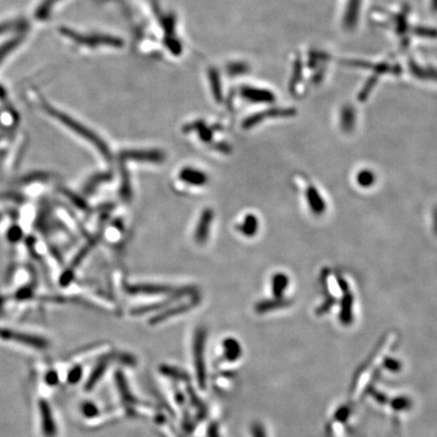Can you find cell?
Instances as JSON below:
<instances>
[{
    "instance_id": "cell-1",
    "label": "cell",
    "mask_w": 437,
    "mask_h": 437,
    "mask_svg": "<svg viewBox=\"0 0 437 437\" xmlns=\"http://www.w3.org/2000/svg\"><path fill=\"white\" fill-rule=\"evenodd\" d=\"M43 105H44L45 110L48 113H50L53 117H55L56 119H59L62 123L65 124L66 127H68L71 131H73L74 133H76L77 135L82 137L83 139H85L88 142H90L101 153V155L104 158L110 159L111 155H110V151H109L107 145L94 132H92L90 129L86 128L85 126H83L82 123L78 122L76 119H74L71 116L67 115L66 113L54 108L50 104L44 103Z\"/></svg>"
},
{
    "instance_id": "cell-2",
    "label": "cell",
    "mask_w": 437,
    "mask_h": 437,
    "mask_svg": "<svg viewBox=\"0 0 437 437\" xmlns=\"http://www.w3.org/2000/svg\"><path fill=\"white\" fill-rule=\"evenodd\" d=\"M124 290L130 295H171L182 298L184 296L195 295L196 288L194 286L173 287L164 284H124Z\"/></svg>"
},
{
    "instance_id": "cell-3",
    "label": "cell",
    "mask_w": 437,
    "mask_h": 437,
    "mask_svg": "<svg viewBox=\"0 0 437 437\" xmlns=\"http://www.w3.org/2000/svg\"><path fill=\"white\" fill-rule=\"evenodd\" d=\"M206 342H207V330L200 327L196 330L194 338V359L197 372V379L199 386L202 389L206 388L207 384V367H206Z\"/></svg>"
},
{
    "instance_id": "cell-4",
    "label": "cell",
    "mask_w": 437,
    "mask_h": 437,
    "mask_svg": "<svg viewBox=\"0 0 437 437\" xmlns=\"http://www.w3.org/2000/svg\"><path fill=\"white\" fill-rule=\"evenodd\" d=\"M120 162L124 161H138L150 163H162L166 159L163 151L157 149H127L122 150L118 154Z\"/></svg>"
},
{
    "instance_id": "cell-5",
    "label": "cell",
    "mask_w": 437,
    "mask_h": 437,
    "mask_svg": "<svg viewBox=\"0 0 437 437\" xmlns=\"http://www.w3.org/2000/svg\"><path fill=\"white\" fill-rule=\"evenodd\" d=\"M63 34L67 37L75 40L78 43L88 45V46H99V45H105V46H113V47H120L122 45V42L119 39H116L114 37L110 36H102V35H95V36H82L73 32H70L66 29L63 30Z\"/></svg>"
},
{
    "instance_id": "cell-6",
    "label": "cell",
    "mask_w": 437,
    "mask_h": 437,
    "mask_svg": "<svg viewBox=\"0 0 437 437\" xmlns=\"http://www.w3.org/2000/svg\"><path fill=\"white\" fill-rule=\"evenodd\" d=\"M214 216L215 213L213 209L207 208L202 212L195 232V240L199 245H204L207 242L214 221Z\"/></svg>"
},
{
    "instance_id": "cell-7",
    "label": "cell",
    "mask_w": 437,
    "mask_h": 437,
    "mask_svg": "<svg viewBox=\"0 0 437 437\" xmlns=\"http://www.w3.org/2000/svg\"><path fill=\"white\" fill-rule=\"evenodd\" d=\"M200 303V300L198 298H196L195 300L191 301L190 303H183V304H179L177 306L171 307L169 309L164 310L161 313H159L157 316L153 317L150 319L149 323L151 325H157L163 321H166L176 315H180L185 313V312H189L190 310H192L194 307H196L198 304Z\"/></svg>"
},
{
    "instance_id": "cell-8",
    "label": "cell",
    "mask_w": 437,
    "mask_h": 437,
    "mask_svg": "<svg viewBox=\"0 0 437 437\" xmlns=\"http://www.w3.org/2000/svg\"><path fill=\"white\" fill-rule=\"evenodd\" d=\"M179 178L183 182L195 186H203L209 181V177L204 171L193 167L182 168L179 172Z\"/></svg>"
},
{
    "instance_id": "cell-9",
    "label": "cell",
    "mask_w": 437,
    "mask_h": 437,
    "mask_svg": "<svg viewBox=\"0 0 437 437\" xmlns=\"http://www.w3.org/2000/svg\"><path fill=\"white\" fill-rule=\"evenodd\" d=\"M285 114H290V110H282V109H272V110H268V111H264L261 113H257L254 114L250 117H248L244 120L242 127L244 129H249L254 127L255 124H257L258 122H260L262 119H264L265 117H269V116H278V115H285Z\"/></svg>"
},
{
    "instance_id": "cell-10",
    "label": "cell",
    "mask_w": 437,
    "mask_h": 437,
    "mask_svg": "<svg viewBox=\"0 0 437 437\" xmlns=\"http://www.w3.org/2000/svg\"><path fill=\"white\" fill-rule=\"evenodd\" d=\"M224 356L229 361H236L242 354V348L237 339L228 337L223 342Z\"/></svg>"
},
{
    "instance_id": "cell-11",
    "label": "cell",
    "mask_w": 437,
    "mask_h": 437,
    "mask_svg": "<svg viewBox=\"0 0 437 437\" xmlns=\"http://www.w3.org/2000/svg\"><path fill=\"white\" fill-rule=\"evenodd\" d=\"M259 222L255 215L248 214L245 216L242 224L238 226V230L246 237H253L258 231Z\"/></svg>"
},
{
    "instance_id": "cell-12",
    "label": "cell",
    "mask_w": 437,
    "mask_h": 437,
    "mask_svg": "<svg viewBox=\"0 0 437 437\" xmlns=\"http://www.w3.org/2000/svg\"><path fill=\"white\" fill-rule=\"evenodd\" d=\"M115 384L118 390V393L120 395V397L122 398V400L127 403H134L136 401V399L134 398V395L132 394L131 390L129 389V385L128 382L124 378L123 374L120 371H116L115 373Z\"/></svg>"
},
{
    "instance_id": "cell-13",
    "label": "cell",
    "mask_w": 437,
    "mask_h": 437,
    "mask_svg": "<svg viewBox=\"0 0 437 437\" xmlns=\"http://www.w3.org/2000/svg\"><path fill=\"white\" fill-rule=\"evenodd\" d=\"M307 198L309 200V204L311 209L313 210L315 214H321L325 210V203L323 202L320 194L314 187H309L307 191Z\"/></svg>"
},
{
    "instance_id": "cell-14",
    "label": "cell",
    "mask_w": 437,
    "mask_h": 437,
    "mask_svg": "<svg viewBox=\"0 0 437 437\" xmlns=\"http://www.w3.org/2000/svg\"><path fill=\"white\" fill-rule=\"evenodd\" d=\"M287 285H288V278L284 273H276L273 275L271 280V288L274 297H276L277 299L281 298Z\"/></svg>"
},
{
    "instance_id": "cell-15",
    "label": "cell",
    "mask_w": 437,
    "mask_h": 437,
    "mask_svg": "<svg viewBox=\"0 0 437 437\" xmlns=\"http://www.w3.org/2000/svg\"><path fill=\"white\" fill-rule=\"evenodd\" d=\"M160 371H161V373L164 374V376H166L170 379H173V380L184 381V382L190 380L189 374H187L185 371L175 367V366L163 364L160 366Z\"/></svg>"
},
{
    "instance_id": "cell-16",
    "label": "cell",
    "mask_w": 437,
    "mask_h": 437,
    "mask_svg": "<svg viewBox=\"0 0 437 437\" xmlns=\"http://www.w3.org/2000/svg\"><path fill=\"white\" fill-rule=\"evenodd\" d=\"M107 367H108V361L106 359L104 361H101L100 363H98L95 366V368L93 369V371L91 373L90 378L87 381V384H86L87 390H91L99 382V380L102 378L104 372L106 371Z\"/></svg>"
},
{
    "instance_id": "cell-17",
    "label": "cell",
    "mask_w": 437,
    "mask_h": 437,
    "mask_svg": "<svg viewBox=\"0 0 437 437\" xmlns=\"http://www.w3.org/2000/svg\"><path fill=\"white\" fill-rule=\"evenodd\" d=\"M120 174H121V181H120V197L124 201H129L132 198V187H131V181H130V175L127 171V169L122 167L120 168Z\"/></svg>"
},
{
    "instance_id": "cell-18",
    "label": "cell",
    "mask_w": 437,
    "mask_h": 437,
    "mask_svg": "<svg viewBox=\"0 0 437 437\" xmlns=\"http://www.w3.org/2000/svg\"><path fill=\"white\" fill-rule=\"evenodd\" d=\"M243 95L253 101H271L273 100V95L264 90H257L252 88H246L243 90Z\"/></svg>"
},
{
    "instance_id": "cell-19",
    "label": "cell",
    "mask_w": 437,
    "mask_h": 437,
    "mask_svg": "<svg viewBox=\"0 0 437 437\" xmlns=\"http://www.w3.org/2000/svg\"><path fill=\"white\" fill-rule=\"evenodd\" d=\"M282 306H284V301H281L280 299L272 300V301H263L256 305L255 310L257 313L262 314V313H266V312L272 311L274 309L280 308Z\"/></svg>"
},
{
    "instance_id": "cell-20",
    "label": "cell",
    "mask_w": 437,
    "mask_h": 437,
    "mask_svg": "<svg viewBox=\"0 0 437 437\" xmlns=\"http://www.w3.org/2000/svg\"><path fill=\"white\" fill-rule=\"evenodd\" d=\"M60 0H44L43 4L39 7V9L37 10V18L39 20H44L46 19L50 12L52 11L53 7L58 3Z\"/></svg>"
},
{
    "instance_id": "cell-21",
    "label": "cell",
    "mask_w": 437,
    "mask_h": 437,
    "mask_svg": "<svg viewBox=\"0 0 437 437\" xmlns=\"http://www.w3.org/2000/svg\"><path fill=\"white\" fill-rule=\"evenodd\" d=\"M110 178H111V174L110 173H99V174H96L94 177H92V179L87 183V185H86V189H87V192L89 193V192H92L93 190H95V187L98 185V184H100L101 182H104V181H108V180H110Z\"/></svg>"
},
{
    "instance_id": "cell-22",
    "label": "cell",
    "mask_w": 437,
    "mask_h": 437,
    "mask_svg": "<svg viewBox=\"0 0 437 437\" xmlns=\"http://www.w3.org/2000/svg\"><path fill=\"white\" fill-rule=\"evenodd\" d=\"M357 181L361 186L368 187L369 185H371L374 182V175L372 172H370L368 170L361 171L357 176Z\"/></svg>"
},
{
    "instance_id": "cell-23",
    "label": "cell",
    "mask_w": 437,
    "mask_h": 437,
    "mask_svg": "<svg viewBox=\"0 0 437 437\" xmlns=\"http://www.w3.org/2000/svg\"><path fill=\"white\" fill-rule=\"evenodd\" d=\"M82 409L84 415L89 418L95 417L98 414V408L93 403H85Z\"/></svg>"
},
{
    "instance_id": "cell-24",
    "label": "cell",
    "mask_w": 437,
    "mask_h": 437,
    "mask_svg": "<svg viewBox=\"0 0 437 437\" xmlns=\"http://www.w3.org/2000/svg\"><path fill=\"white\" fill-rule=\"evenodd\" d=\"M212 81H213V89H214V95L216 97V99L218 101H221L222 99V94H221V87H220V82H219V78L218 75L214 72L212 74Z\"/></svg>"
},
{
    "instance_id": "cell-25",
    "label": "cell",
    "mask_w": 437,
    "mask_h": 437,
    "mask_svg": "<svg viewBox=\"0 0 437 437\" xmlns=\"http://www.w3.org/2000/svg\"><path fill=\"white\" fill-rule=\"evenodd\" d=\"M199 134H200V138L204 141V142H210L213 138V133L211 130H209L208 128H206V126L204 123H202L200 128L198 129Z\"/></svg>"
},
{
    "instance_id": "cell-26",
    "label": "cell",
    "mask_w": 437,
    "mask_h": 437,
    "mask_svg": "<svg viewBox=\"0 0 437 437\" xmlns=\"http://www.w3.org/2000/svg\"><path fill=\"white\" fill-rule=\"evenodd\" d=\"M251 432L253 437H266L265 430L260 423H254L251 427Z\"/></svg>"
},
{
    "instance_id": "cell-27",
    "label": "cell",
    "mask_w": 437,
    "mask_h": 437,
    "mask_svg": "<svg viewBox=\"0 0 437 437\" xmlns=\"http://www.w3.org/2000/svg\"><path fill=\"white\" fill-rule=\"evenodd\" d=\"M81 374H82V369L80 367H76L73 370H71L70 376H69L70 382H73V383L78 382V380L81 378Z\"/></svg>"
},
{
    "instance_id": "cell-28",
    "label": "cell",
    "mask_w": 437,
    "mask_h": 437,
    "mask_svg": "<svg viewBox=\"0 0 437 437\" xmlns=\"http://www.w3.org/2000/svg\"><path fill=\"white\" fill-rule=\"evenodd\" d=\"M208 437H220L219 427L217 424L213 423L210 425L209 430H208Z\"/></svg>"
},
{
    "instance_id": "cell-29",
    "label": "cell",
    "mask_w": 437,
    "mask_h": 437,
    "mask_svg": "<svg viewBox=\"0 0 437 437\" xmlns=\"http://www.w3.org/2000/svg\"><path fill=\"white\" fill-rule=\"evenodd\" d=\"M9 29H10L9 25H2V26H0V34L7 32Z\"/></svg>"
}]
</instances>
